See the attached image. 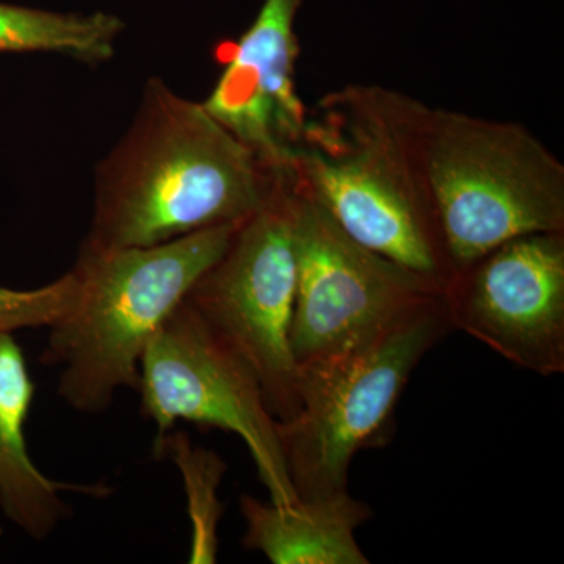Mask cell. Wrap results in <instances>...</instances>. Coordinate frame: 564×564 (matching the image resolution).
Here are the masks:
<instances>
[{"instance_id": "9", "label": "cell", "mask_w": 564, "mask_h": 564, "mask_svg": "<svg viewBox=\"0 0 564 564\" xmlns=\"http://www.w3.org/2000/svg\"><path fill=\"white\" fill-rule=\"evenodd\" d=\"M443 302L452 328L507 361L564 372V232L516 237L455 270Z\"/></svg>"}, {"instance_id": "10", "label": "cell", "mask_w": 564, "mask_h": 564, "mask_svg": "<svg viewBox=\"0 0 564 564\" xmlns=\"http://www.w3.org/2000/svg\"><path fill=\"white\" fill-rule=\"evenodd\" d=\"M300 6L302 0H263L209 98L202 102L276 174H295L307 121L296 90Z\"/></svg>"}, {"instance_id": "7", "label": "cell", "mask_w": 564, "mask_h": 564, "mask_svg": "<svg viewBox=\"0 0 564 564\" xmlns=\"http://www.w3.org/2000/svg\"><path fill=\"white\" fill-rule=\"evenodd\" d=\"M295 306L291 328L299 366L362 347L443 282L415 273L356 242L299 180L292 187Z\"/></svg>"}, {"instance_id": "16", "label": "cell", "mask_w": 564, "mask_h": 564, "mask_svg": "<svg viewBox=\"0 0 564 564\" xmlns=\"http://www.w3.org/2000/svg\"><path fill=\"white\" fill-rule=\"evenodd\" d=\"M0 534H2V530H0Z\"/></svg>"}, {"instance_id": "8", "label": "cell", "mask_w": 564, "mask_h": 564, "mask_svg": "<svg viewBox=\"0 0 564 564\" xmlns=\"http://www.w3.org/2000/svg\"><path fill=\"white\" fill-rule=\"evenodd\" d=\"M137 391L141 414L155 425V441L181 421L237 434L250 451L270 502L299 503L282 458L278 421L258 377L187 300L148 345Z\"/></svg>"}, {"instance_id": "12", "label": "cell", "mask_w": 564, "mask_h": 564, "mask_svg": "<svg viewBox=\"0 0 564 564\" xmlns=\"http://www.w3.org/2000/svg\"><path fill=\"white\" fill-rule=\"evenodd\" d=\"M247 524L243 545L273 564H369L356 530L372 518V508L350 492L285 507L240 497Z\"/></svg>"}, {"instance_id": "14", "label": "cell", "mask_w": 564, "mask_h": 564, "mask_svg": "<svg viewBox=\"0 0 564 564\" xmlns=\"http://www.w3.org/2000/svg\"><path fill=\"white\" fill-rule=\"evenodd\" d=\"M154 452L165 455L177 467L187 497V513L192 525L191 556L193 564H214L218 558V525L223 507L218 489L228 466L221 456L193 445L185 432L172 430L155 441Z\"/></svg>"}, {"instance_id": "4", "label": "cell", "mask_w": 564, "mask_h": 564, "mask_svg": "<svg viewBox=\"0 0 564 564\" xmlns=\"http://www.w3.org/2000/svg\"><path fill=\"white\" fill-rule=\"evenodd\" d=\"M423 169L452 272L516 237L564 232V166L524 126L429 109Z\"/></svg>"}, {"instance_id": "1", "label": "cell", "mask_w": 564, "mask_h": 564, "mask_svg": "<svg viewBox=\"0 0 564 564\" xmlns=\"http://www.w3.org/2000/svg\"><path fill=\"white\" fill-rule=\"evenodd\" d=\"M288 174L159 77L143 88L131 128L96 170L84 247H152L247 220Z\"/></svg>"}, {"instance_id": "6", "label": "cell", "mask_w": 564, "mask_h": 564, "mask_svg": "<svg viewBox=\"0 0 564 564\" xmlns=\"http://www.w3.org/2000/svg\"><path fill=\"white\" fill-rule=\"evenodd\" d=\"M293 180L295 174L281 177L269 202L240 223L220 259L185 299L250 366L278 422L289 421L302 406L300 366L291 345L296 291Z\"/></svg>"}, {"instance_id": "15", "label": "cell", "mask_w": 564, "mask_h": 564, "mask_svg": "<svg viewBox=\"0 0 564 564\" xmlns=\"http://www.w3.org/2000/svg\"><path fill=\"white\" fill-rule=\"evenodd\" d=\"M77 284L76 273L70 269L58 280L32 291H13L0 285V332L50 328L73 306Z\"/></svg>"}, {"instance_id": "5", "label": "cell", "mask_w": 564, "mask_h": 564, "mask_svg": "<svg viewBox=\"0 0 564 564\" xmlns=\"http://www.w3.org/2000/svg\"><path fill=\"white\" fill-rule=\"evenodd\" d=\"M452 329L441 293L362 347L300 366L302 406L289 421L278 422L282 458L299 502L348 491L352 458L384 444L411 373Z\"/></svg>"}, {"instance_id": "11", "label": "cell", "mask_w": 564, "mask_h": 564, "mask_svg": "<svg viewBox=\"0 0 564 564\" xmlns=\"http://www.w3.org/2000/svg\"><path fill=\"white\" fill-rule=\"evenodd\" d=\"M35 395L31 373L13 333L0 332V507L13 524L44 540L69 516L62 492L106 497L104 485H70L46 477L29 455L24 426Z\"/></svg>"}, {"instance_id": "3", "label": "cell", "mask_w": 564, "mask_h": 564, "mask_svg": "<svg viewBox=\"0 0 564 564\" xmlns=\"http://www.w3.org/2000/svg\"><path fill=\"white\" fill-rule=\"evenodd\" d=\"M240 223L152 247L82 245L73 267L76 300L50 326L41 358L61 369L58 395L73 410L102 413L118 391L139 388L148 345L220 259Z\"/></svg>"}, {"instance_id": "13", "label": "cell", "mask_w": 564, "mask_h": 564, "mask_svg": "<svg viewBox=\"0 0 564 564\" xmlns=\"http://www.w3.org/2000/svg\"><path fill=\"white\" fill-rule=\"evenodd\" d=\"M124 22L115 14L58 13L0 2V54L52 52L87 65L115 55Z\"/></svg>"}, {"instance_id": "2", "label": "cell", "mask_w": 564, "mask_h": 564, "mask_svg": "<svg viewBox=\"0 0 564 564\" xmlns=\"http://www.w3.org/2000/svg\"><path fill=\"white\" fill-rule=\"evenodd\" d=\"M429 107L347 87L307 110L296 180L356 242L443 282L452 274L423 169Z\"/></svg>"}]
</instances>
